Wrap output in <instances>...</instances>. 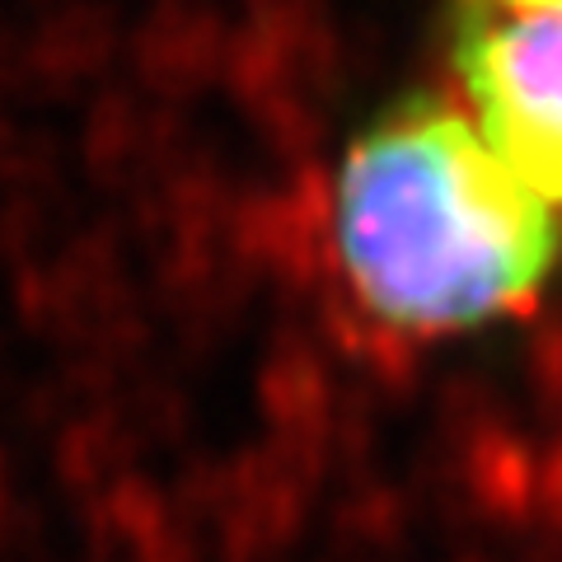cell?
Wrapping results in <instances>:
<instances>
[{
	"label": "cell",
	"instance_id": "6da1fadb",
	"mask_svg": "<svg viewBox=\"0 0 562 562\" xmlns=\"http://www.w3.org/2000/svg\"><path fill=\"white\" fill-rule=\"evenodd\" d=\"M333 235L366 310L446 333L516 310L558 262V216L441 99H408L351 140Z\"/></svg>",
	"mask_w": 562,
	"mask_h": 562
},
{
	"label": "cell",
	"instance_id": "7a4b0ae2",
	"mask_svg": "<svg viewBox=\"0 0 562 562\" xmlns=\"http://www.w3.org/2000/svg\"><path fill=\"white\" fill-rule=\"evenodd\" d=\"M473 127L553 211L562 206V10L483 14L460 33Z\"/></svg>",
	"mask_w": 562,
	"mask_h": 562
},
{
	"label": "cell",
	"instance_id": "3957f363",
	"mask_svg": "<svg viewBox=\"0 0 562 562\" xmlns=\"http://www.w3.org/2000/svg\"><path fill=\"white\" fill-rule=\"evenodd\" d=\"M497 5H512V10H562V0H497Z\"/></svg>",
	"mask_w": 562,
	"mask_h": 562
}]
</instances>
